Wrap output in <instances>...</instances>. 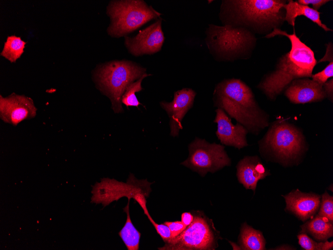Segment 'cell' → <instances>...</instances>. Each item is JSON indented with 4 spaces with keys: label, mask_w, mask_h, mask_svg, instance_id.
I'll return each mask as SVG.
<instances>
[{
    "label": "cell",
    "mask_w": 333,
    "mask_h": 250,
    "mask_svg": "<svg viewBox=\"0 0 333 250\" xmlns=\"http://www.w3.org/2000/svg\"><path fill=\"white\" fill-rule=\"evenodd\" d=\"M287 2L284 0H223L219 17L223 25L243 28L255 35H267L275 28L280 29L285 21L284 6Z\"/></svg>",
    "instance_id": "1"
},
{
    "label": "cell",
    "mask_w": 333,
    "mask_h": 250,
    "mask_svg": "<svg viewBox=\"0 0 333 250\" xmlns=\"http://www.w3.org/2000/svg\"><path fill=\"white\" fill-rule=\"evenodd\" d=\"M280 35L289 38L291 49L279 58L275 69L266 74L257 85L271 100H275L294 80L311 77L317 63L314 51L297 36L294 28L292 34L275 28L265 37Z\"/></svg>",
    "instance_id": "2"
},
{
    "label": "cell",
    "mask_w": 333,
    "mask_h": 250,
    "mask_svg": "<svg viewBox=\"0 0 333 250\" xmlns=\"http://www.w3.org/2000/svg\"><path fill=\"white\" fill-rule=\"evenodd\" d=\"M213 100L215 107L251 133L258 134L269 125L268 115L259 107L251 89L239 79H226L217 84Z\"/></svg>",
    "instance_id": "3"
},
{
    "label": "cell",
    "mask_w": 333,
    "mask_h": 250,
    "mask_svg": "<svg viewBox=\"0 0 333 250\" xmlns=\"http://www.w3.org/2000/svg\"><path fill=\"white\" fill-rule=\"evenodd\" d=\"M205 34L210 53L219 62L249 58L256 45L255 35L241 27L210 24Z\"/></svg>",
    "instance_id": "4"
},
{
    "label": "cell",
    "mask_w": 333,
    "mask_h": 250,
    "mask_svg": "<svg viewBox=\"0 0 333 250\" xmlns=\"http://www.w3.org/2000/svg\"><path fill=\"white\" fill-rule=\"evenodd\" d=\"M146 69L128 61H113L100 65L95 79L100 90L111 100L115 113L123 111L121 98L127 86L141 78Z\"/></svg>",
    "instance_id": "5"
},
{
    "label": "cell",
    "mask_w": 333,
    "mask_h": 250,
    "mask_svg": "<svg viewBox=\"0 0 333 250\" xmlns=\"http://www.w3.org/2000/svg\"><path fill=\"white\" fill-rule=\"evenodd\" d=\"M107 13L111 22L108 33L120 37L133 31L162 14L143 0H114L110 2Z\"/></svg>",
    "instance_id": "6"
},
{
    "label": "cell",
    "mask_w": 333,
    "mask_h": 250,
    "mask_svg": "<svg viewBox=\"0 0 333 250\" xmlns=\"http://www.w3.org/2000/svg\"><path fill=\"white\" fill-rule=\"evenodd\" d=\"M192 223L178 236L170 239L159 250H214L222 239L211 219L201 212L193 211Z\"/></svg>",
    "instance_id": "7"
},
{
    "label": "cell",
    "mask_w": 333,
    "mask_h": 250,
    "mask_svg": "<svg viewBox=\"0 0 333 250\" xmlns=\"http://www.w3.org/2000/svg\"><path fill=\"white\" fill-rule=\"evenodd\" d=\"M263 141L265 147L284 162L297 159L305 147L301 131L282 119L272 123Z\"/></svg>",
    "instance_id": "8"
},
{
    "label": "cell",
    "mask_w": 333,
    "mask_h": 250,
    "mask_svg": "<svg viewBox=\"0 0 333 250\" xmlns=\"http://www.w3.org/2000/svg\"><path fill=\"white\" fill-rule=\"evenodd\" d=\"M189 156L181 165L204 177L231 165L224 146L196 137L188 146Z\"/></svg>",
    "instance_id": "9"
},
{
    "label": "cell",
    "mask_w": 333,
    "mask_h": 250,
    "mask_svg": "<svg viewBox=\"0 0 333 250\" xmlns=\"http://www.w3.org/2000/svg\"><path fill=\"white\" fill-rule=\"evenodd\" d=\"M152 183L147 179L137 180L132 174H130L126 183L113 179L103 178L100 183L97 182L93 186L91 202L102 203L106 206L123 197H127L128 199H134L138 193H142L148 197Z\"/></svg>",
    "instance_id": "10"
},
{
    "label": "cell",
    "mask_w": 333,
    "mask_h": 250,
    "mask_svg": "<svg viewBox=\"0 0 333 250\" xmlns=\"http://www.w3.org/2000/svg\"><path fill=\"white\" fill-rule=\"evenodd\" d=\"M162 22V18L160 17L151 25L140 30L136 36L125 37V44L129 52L135 56L159 52L165 40Z\"/></svg>",
    "instance_id": "11"
},
{
    "label": "cell",
    "mask_w": 333,
    "mask_h": 250,
    "mask_svg": "<svg viewBox=\"0 0 333 250\" xmlns=\"http://www.w3.org/2000/svg\"><path fill=\"white\" fill-rule=\"evenodd\" d=\"M37 108L31 98L12 93L0 96V117L4 122L17 125L22 121L35 116Z\"/></svg>",
    "instance_id": "12"
},
{
    "label": "cell",
    "mask_w": 333,
    "mask_h": 250,
    "mask_svg": "<svg viewBox=\"0 0 333 250\" xmlns=\"http://www.w3.org/2000/svg\"><path fill=\"white\" fill-rule=\"evenodd\" d=\"M196 93L192 89L184 88L174 93L173 100L170 102L162 101L161 107L166 110L169 117L170 135H178L183 128L181 122L187 112L192 107Z\"/></svg>",
    "instance_id": "13"
},
{
    "label": "cell",
    "mask_w": 333,
    "mask_h": 250,
    "mask_svg": "<svg viewBox=\"0 0 333 250\" xmlns=\"http://www.w3.org/2000/svg\"><path fill=\"white\" fill-rule=\"evenodd\" d=\"M215 112L213 122L217 124L216 135L220 142L238 149L248 146L246 135L249 132L247 129L239 123L234 125L223 110L218 108Z\"/></svg>",
    "instance_id": "14"
},
{
    "label": "cell",
    "mask_w": 333,
    "mask_h": 250,
    "mask_svg": "<svg viewBox=\"0 0 333 250\" xmlns=\"http://www.w3.org/2000/svg\"><path fill=\"white\" fill-rule=\"evenodd\" d=\"M284 94L294 104L319 102L326 98L323 84L309 78L294 80L286 88Z\"/></svg>",
    "instance_id": "15"
},
{
    "label": "cell",
    "mask_w": 333,
    "mask_h": 250,
    "mask_svg": "<svg viewBox=\"0 0 333 250\" xmlns=\"http://www.w3.org/2000/svg\"><path fill=\"white\" fill-rule=\"evenodd\" d=\"M286 209L295 214L303 222L312 218L320 205V196L313 193H305L298 189L283 196Z\"/></svg>",
    "instance_id": "16"
},
{
    "label": "cell",
    "mask_w": 333,
    "mask_h": 250,
    "mask_svg": "<svg viewBox=\"0 0 333 250\" xmlns=\"http://www.w3.org/2000/svg\"><path fill=\"white\" fill-rule=\"evenodd\" d=\"M236 168L239 182L246 189H251L254 192L258 181L270 175L256 156L245 157L238 162Z\"/></svg>",
    "instance_id": "17"
},
{
    "label": "cell",
    "mask_w": 333,
    "mask_h": 250,
    "mask_svg": "<svg viewBox=\"0 0 333 250\" xmlns=\"http://www.w3.org/2000/svg\"><path fill=\"white\" fill-rule=\"evenodd\" d=\"M284 7L285 9V21L293 26L295 25V20L297 16L303 15L322 28L326 31H333L324 24L320 18V12L308 5L299 4L296 1L289 0Z\"/></svg>",
    "instance_id": "18"
},
{
    "label": "cell",
    "mask_w": 333,
    "mask_h": 250,
    "mask_svg": "<svg viewBox=\"0 0 333 250\" xmlns=\"http://www.w3.org/2000/svg\"><path fill=\"white\" fill-rule=\"evenodd\" d=\"M333 223L317 215L301 226V233H309L319 241H325L333 236Z\"/></svg>",
    "instance_id": "19"
},
{
    "label": "cell",
    "mask_w": 333,
    "mask_h": 250,
    "mask_svg": "<svg viewBox=\"0 0 333 250\" xmlns=\"http://www.w3.org/2000/svg\"><path fill=\"white\" fill-rule=\"evenodd\" d=\"M239 243L241 250H265L266 241L262 233L246 223L241 226Z\"/></svg>",
    "instance_id": "20"
},
{
    "label": "cell",
    "mask_w": 333,
    "mask_h": 250,
    "mask_svg": "<svg viewBox=\"0 0 333 250\" xmlns=\"http://www.w3.org/2000/svg\"><path fill=\"white\" fill-rule=\"evenodd\" d=\"M130 200L128 199L127 206L123 209V211L127 214L126 222L118 234L128 250H138L141 233L132 222L129 212Z\"/></svg>",
    "instance_id": "21"
},
{
    "label": "cell",
    "mask_w": 333,
    "mask_h": 250,
    "mask_svg": "<svg viewBox=\"0 0 333 250\" xmlns=\"http://www.w3.org/2000/svg\"><path fill=\"white\" fill-rule=\"evenodd\" d=\"M26 43L20 37L7 36L0 54L10 62H15L23 53Z\"/></svg>",
    "instance_id": "22"
},
{
    "label": "cell",
    "mask_w": 333,
    "mask_h": 250,
    "mask_svg": "<svg viewBox=\"0 0 333 250\" xmlns=\"http://www.w3.org/2000/svg\"><path fill=\"white\" fill-rule=\"evenodd\" d=\"M150 75L151 74L146 73L136 81L130 84L122 96V103L125 104L127 107L135 106L138 107L139 105L141 104L138 100L135 93L143 89L141 86V82L144 78Z\"/></svg>",
    "instance_id": "23"
},
{
    "label": "cell",
    "mask_w": 333,
    "mask_h": 250,
    "mask_svg": "<svg viewBox=\"0 0 333 250\" xmlns=\"http://www.w3.org/2000/svg\"><path fill=\"white\" fill-rule=\"evenodd\" d=\"M298 239L301 247L306 250H329L333 248V241L329 242L326 240L324 242L318 243L304 233L299 235Z\"/></svg>",
    "instance_id": "24"
},
{
    "label": "cell",
    "mask_w": 333,
    "mask_h": 250,
    "mask_svg": "<svg viewBox=\"0 0 333 250\" xmlns=\"http://www.w3.org/2000/svg\"><path fill=\"white\" fill-rule=\"evenodd\" d=\"M318 215L333 222V197L327 192H325L322 196L321 206Z\"/></svg>",
    "instance_id": "25"
},
{
    "label": "cell",
    "mask_w": 333,
    "mask_h": 250,
    "mask_svg": "<svg viewBox=\"0 0 333 250\" xmlns=\"http://www.w3.org/2000/svg\"><path fill=\"white\" fill-rule=\"evenodd\" d=\"M333 76V61L329 64L321 71L312 75V78L315 81L321 84L325 83L329 78Z\"/></svg>",
    "instance_id": "26"
},
{
    "label": "cell",
    "mask_w": 333,
    "mask_h": 250,
    "mask_svg": "<svg viewBox=\"0 0 333 250\" xmlns=\"http://www.w3.org/2000/svg\"><path fill=\"white\" fill-rule=\"evenodd\" d=\"M153 224L158 234L161 236L165 243L171 238V233L169 228L165 224H159L156 223L150 216L149 212L145 214Z\"/></svg>",
    "instance_id": "27"
},
{
    "label": "cell",
    "mask_w": 333,
    "mask_h": 250,
    "mask_svg": "<svg viewBox=\"0 0 333 250\" xmlns=\"http://www.w3.org/2000/svg\"><path fill=\"white\" fill-rule=\"evenodd\" d=\"M164 224L169 228L171 238L178 236L186 228V226L181 221H179L175 222L166 221Z\"/></svg>",
    "instance_id": "28"
},
{
    "label": "cell",
    "mask_w": 333,
    "mask_h": 250,
    "mask_svg": "<svg viewBox=\"0 0 333 250\" xmlns=\"http://www.w3.org/2000/svg\"><path fill=\"white\" fill-rule=\"evenodd\" d=\"M299 4L308 5L310 4H312L313 8L314 9L317 10L319 8L325 4L326 3L330 1L329 0H298L296 1Z\"/></svg>",
    "instance_id": "29"
},
{
    "label": "cell",
    "mask_w": 333,
    "mask_h": 250,
    "mask_svg": "<svg viewBox=\"0 0 333 250\" xmlns=\"http://www.w3.org/2000/svg\"><path fill=\"white\" fill-rule=\"evenodd\" d=\"M323 88L326 96L331 102L333 101V79L327 81L323 84Z\"/></svg>",
    "instance_id": "30"
},
{
    "label": "cell",
    "mask_w": 333,
    "mask_h": 250,
    "mask_svg": "<svg viewBox=\"0 0 333 250\" xmlns=\"http://www.w3.org/2000/svg\"><path fill=\"white\" fill-rule=\"evenodd\" d=\"M326 52L325 56L321 58L318 62L328 61L330 62L333 61V46L331 42H329L327 45Z\"/></svg>",
    "instance_id": "31"
},
{
    "label": "cell",
    "mask_w": 333,
    "mask_h": 250,
    "mask_svg": "<svg viewBox=\"0 0 333 250\" xmlns=\"http://www.w3.org/2000/svg\"><path fill=\"white\" fill-rule=\"evenodd\" d=\"M194 216L190 212H184L181 214V221L186 227L189 226L193 221Z\"/></svg>",
    "instance_id": "32"
}]
</instances>
